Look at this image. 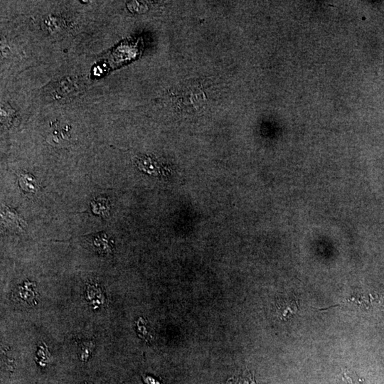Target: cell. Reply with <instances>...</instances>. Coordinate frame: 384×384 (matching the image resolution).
<instances>
[{
  "instance_id": "cell-1",
  "label": "cell",
  "mask_w": 384,
  "mask_h": 384,
  "mask_svg": "<svg viewBox=\"0 0 384 384\" xmlns=\"http://www.w3.org/2000/svg\"><path fill=\"white\" fill-rule=\"evenodd\" d=\"M276 314L280 320L287 321L299 311V299L294 294H288L276 301Z\"/></svg>"
},
{
  "instance_id": "cell-2",
  "label": "cell",
  "mask_w": 384,
  "mask_h": 384,
  "mask_svg": "<svg viewBox=\"0 0 384 384\" xmlns=\"http://www.w3.org/2000/svg\"><path fill=\"white\" fill-rule=\"evenodd\" d=\"M227 384H257V382L255 376L246 368L241 373L229 379Z\"/></svg>"
},
{
  "instance_id": "cell-3",
  "label": "cell",
  "mask_w": 384,
  "mask_h": 384,
  "mask_svg": "<svg viewBox=\"0 0 384 384\" xmlns=\"http://www.w3.org/2000/svg\"><path fill=\"white\" fill-rule=\"evenodd\" d=\"M19 185L24 191L34 193L38 189L37 180L30 174H22L19 177Z\"/></svg>"
},
{
  "instance_id": "cell-4",
  "label": "cell",
  "mask_w": 384,
  "mask_h": 384,
  "mask_svg": "<svg viewBox=\"0 0 384 384\" xmlns=\"http://www.w3.org/2000/svg\"><path fill=\"white\" fill-rule=\"evenodd\" d=\"M335 384H363L357 375L354 372L346 370L340 374L336 379Z\"/></svg>"
},
{
  "instance_id": "cell-5",
  "label": "cell",
  "mask_w": 384,
  "mask_h": 384,
  "mask_svg": "<svg viewBox=\"0 0 384 384\" xmlns=\"http://www.w3.org/2000/svg\"><path fill=\"white\" fill-rule=\"evenodd\" d=\"M94 245L96 250L100 253H110L112 252L111 245L107 240L106 235L104 234L96 237L94 239Z\"/></svg>"
},
{
  "instance_id": "cell-6",
  "label": "cell",
  "mask_w": 384,
  "mask_h": 384,
  "mask_svg": "<svg viewBox=\"0 0 384 384\" xmlns=\"http://www.w3.org/2000/svg\"><path fill=\"white\" fill-rule=\"evenodd\" d=\"M93 211L96 215H103L108 213L110 210V203L106 198H100V199L95 200L92 203Z\"/></svg>"
},
{
  "instance_id": "cell-7",
  "label": "cell",
  "mask_w": 384,
  "mask_h": 384,
  "mask_svg": "<svg viewBox=\"0 0 384 384\" xmlns=\"http://www.w3.org/2000/svg\"><path fill=\"white\" fill-rule=\"evenodd\" d=\"M62 22L56 17H48L45 21V27L49 33L55 34L62 28Z\"/></svg>"
},
{
  "instance_id": "cell-8",
  "label": "cell",
  "mask_w": 384,
  "mask_h": 384,
  "mask_svg": "<svg viewBox=\"0 0 384 384\" xmlns=\"http://www.w3.org/2000/svg\"><path fill=\"white\" fill-rule=\"evenodd\" d=\"M14 115V110L11 108L9 105H4L1 107V122L4 125L11 122Z\"/></svg>"
},
{
  "instance_id": "cell-9",
  "label": "cell",
  "mask_w": 384,
  "mask_h": 384,
  "mask_svg": "<svg viewBox=\"0 0 384 384\" xmlns=\"http://www.w3.org/2000/svg\"><path fill=\"white\" fill-rule=\"evenodd\" d=\"M144 382L147 384H160L152 377H147L144 378Z\"/></svg>"
}]
</instances>
